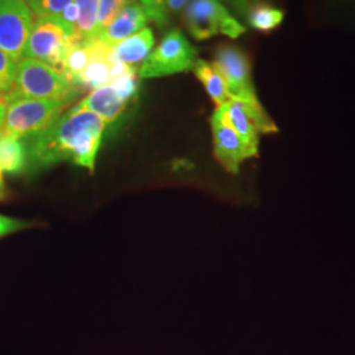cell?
Wrapping results in <instances>:
<instances>
[{
    "label": "cell",
    "instance_id": "obj_1",
    "mask_svg": "<svg viewBox=\"0 0 355 355\" xmlns=\"http://www.w3.org/2000/svg\"><path fill=\"white\" fill-rule=\"evenodd\" d=\"M105 128L107 124L101 117L89 111H80L74 105L48 129L26 140L29 154L28 171L37 173L70 161L92 173Z\"/></svg>",
    "mask_w": 355,
    "mask_h": 355
},
{
    "label": "cell",
    "instance_id": "obj_2",
    "mask_svg": "<svg viewBox=\"0 0 355 355\" xmlns=\"http://www.w3.org/2000/svg\"><path fill=\"white\" fill-rule=\"evenodd\" d=\"M80 94L60 70L29 57H24L17 64L12 89L7 92L8 99H48L69 104L74 102Z\"/></svg>",
    "mask_w": 355,
    "mask_h": 355
},
{
    "label": "cell",
    "instance_id": "obj_3",
    "mask_svg": "<svg viewBox=\"0 0 355 355\" xmlns=\"http://www.w3.org/2000/svg\"><path fill=\"white\" fill-rule=\"evenodd\" d=\"M8 101L1 135L19 140H29L48 129L70 105L60 101L31 98Z\"/></svg>",
    "mask_w": 355,
    "mask_h": 355
},
{
    "label": "cell",
    "instance_id": "obj_4",
    "mask_svg": "<svg viewBox=\"0 0 355 355\" xmlns=\"http://www.w3.org/2000/svg\"><path fill=\"white\" fill-rule=\"evenodd\" d=\"M183 20L196 41L218 35L236 40L246 32V28L229 12L221 0H190L184 7Z\"/></svg>",
    "mask_w": 355,
    "mask_h": 355
},
{
    "label": "cell",
    "instance_id": "obj_5",
    "mask_svg": "<svg viewBox=\"0 0 355 355\" xmlns=\"http://www.w3.org/2000/svg\"><path fill=\"white\" fill-rule=\"evenodd\" d=\"M199 51L178 29L167 32L159 45L141 66V78H159L190 71L198 60Z\"/></svg>",
    "mask_w": 355,
    "mask_h": 355
},
{
    "label": "cell",
    "instance_id": "obj_6",
    "mask_svg": "<svg viewBox=\"0 0 355 355\" xmlns=\"http://www.w3.org/2000/svg\"><path fill=\"white\" fill-rule=\"evenodd\" d=\"M216 114L224 124L232 128L242 140L258 150L261 133L278 132L277 124L267 114L261 102L255 104L229 99L220 107H216Z\"/></svg>",
    "mask_w": 355,
    "mask_h": 355
},
{
    "label": "cell",
    "instance_id": "obj_7",
    "mask_svg": "<svg viewBox=\"0 0 355 355\" xmlns=\"http://www.w3.org/2000/svg\"><path fill=\"white\" fill-rule=\"evenodd\" d=\"M214 64L224 78L229 99L255 104L259 103L252 80V64L248 54L233 45H220Z\"/></svg>",
    "mask_w": 355,
    "mask_h": 355
},
{
    "label": "cell",
    "instance_id": "obj_8",
    "mask_svg": "<svg viewBox=\"0 0 355 355\" xmlns=\"http://www.w3.org/2000/svg\"><path fill=\"white\" fill-rule=\"evenodd\" d=\"M35 15L26 0H0V49L16 64L26 57Z\"/></svg>",
    "mask_w": 355,
    "mask_h": 355
},
{
    "label": "cell",
    "instance_id": "obj_9",
    "mask_svg": "<svg viewBox=\"0 0 355 355\" xmlns=\"http://www.w3.org/2000/svg\"><path fill=\"white\" fill-rule=\"evenodd\" d=\"M70 36L55 16H41L28 38L26 57L61 70Z\"/></svg>",
    "mask_w": 355,
    "mask_h": 355
},
{
    "label": "cell",
    "instance_id": "obj_10",
    "mask_svg": "<svg viewBox=\"0 0 355 355\" xmlns=\"http://www.w3.org/2000/svg\"><path fill=\"white\" fill-rule=\"evenodd\" d=\"M214 153L218 164L230 174H237L243 161L258 155V150L248 145L241 137L214 112L211 117Z\"/></svg>",
    "mask_w": 355,
    "mask_h": 355
},
{
    "label": "cell",
    "instance_id": "obj_11",
    "mask_svg": "<svg viewBox=\"0 0 355 355\" xmlns=\"http://www.w3.org/2000/svg\"><path fill=\"white\" fill-rule=\"evenodd\" d=\"M112 64L114 55L111 48L104 45L99 38H94L89 64L76 82L78 89L85 92L108 86L112 76Z\"/></svg>",
    "mask_w": 355,
    "mask_h": 355
},
{
    "label": "cell",
    "instance_id": "obj_12",
    "mask_svg": "<svg viewBox=\"0 0 355 355\" xmlns=\"http://www.w3.org/2000/svg\"><path fill=\"white\" fill-rule=\"evenodd\" d=\"M148 20L149 17L140 3L132 1L103 29L98 38L108 48H114L119 42L144 29Z\"/></svg>",
    "mask_w": 355,
    "mask_h": 355
},
{
    "label": "cell",
    "instance_id": "obj_13",
    "mask_svg": "<svg viewBox=\"0 0 355 355\" xmlns=\"http://www.w3.org/2000/svg\"><path fill=\"white\" fill-rule=\"evenodd\" d=\"M129 104L130 103L125 101L111 85H108L91 91L76 107L80 111H89L96 114L107 125H110L124 114Z\"/></svg>",
    "mask_w": 355,
    "mask_h": 355
},
{
    "label": "cell",
    "instance_id": "obj_14",
    "mask_svg": "<svg viewBox=\"0 0 355 355\" xmlns=\"http://www.w3.org/2000/svg\"><path fill=\"white\" fill-rule=\"evenodd\" d=\"M154 46V35L150 28H144L140 32L125 38L111 48L114 58L128 66L145 62Z\"/></svg>",
    "mask_w": 355,
    "mask_h": 355
},
{
    "label": "cell",
    "instance_id": "obj_15",
    "mask_svg": "<svg viewBox=\"0 0 355 355\" xmlns=\"http://www.w3.org/2000/svg\"><path fill=\"white\" fill-rule=\"evenodd\" d=\"M92 40H82L76 36L69 38V44L64 51V62L60 71L76 89V82L89 64Z\"/></svg>",
    "mask_w": 355,
    "mask_h": 355
},
{
    "label": "cell",
    "instance_id": "obj_16",
    "mask_svg": "<svg viewBox=\"0 0 355 355\" xmlns=\"http://www.w3.org/2000/svg\"><path fill=\"white\" fill-rule=\"evenodd\" d=\"M28 145L26 140L0 136V170L8 175H19L28 171Z\"/></svg>",
    "mask_w": 355,
    "mask_h": 355
},
{
    "label": "cell",
    "instance_id": "obj_17",
    "mask_svg": "<svg viewBox=\"0 0 355 355\" xmlns=\"http://www.w3.org/2000/svg\"><path fill=\"white\" fill-rule=\"evenodd\" d=\"M192 71L202 82L204 89L215 103L216 107H220L224 103L228 102V89H227L225 80L216 69L215 64L198 58L192 67Z\"/></svg>",
    "mask_w": 355,
    "mask_h": 355
},
{
    "label": "cell",
    "instance_id": "obj_18",
    "mask_svg": "<svg viewBox=\"0 0 355 355\" xmlns=\"http://www.w3.org/2000/svg\"><path fill=\"white\" fill-rule=\"evenodd\" d=\"M284 20L283 10L266 3H255L248 12V23L255 31L271 32L277 29Z\"/></svg>",
    "mask_w": 355,
    "mask_h": 355
},
{
    "label": "cell",
    "instance_id": "obj_19",
    "mask_svg": "<svg viewBox=\"0 0 355 355\" xmlns=\"http://www.w3.org/2000/svg\"><path fill=\"white\" fill-rule=\"evenodd\" d=\"M79 19L76 26V37L82 40H94L96 38V19L101 0H74Z\"/></svg>",
    "mask_w": 355,
    "mask_h": 355
},
{
    "label": "cell",
    "instance_id": "obj_20",
    "mask_svg": "<svg viewBox=\"0 0 355 355\" xmlns=\"http://www.w3.org/2000/svg\"><path fill=\"white\" fill-rule=\"evenodd\" d=\"M132 1L135 0H101L96 19V38L103 29Z\"/></svg>",
    "mask_w": 355,
    "mask_h": 355
},
{
    "label": "cell",
    "instance_id": "obj_21",
    "mask_svg": "<svg viewBox=\"0 0 355 355\" xmlns=\"http://www.w3.org/2000/svg\"><path fill=\"white\" fill-rule=\"evenodd\" d=\"M74 0H26L35 16H58Z\"/></svg>",
    "mask_w": 355,
    "mask_h": 355
},
{
    "label": "cell",
    "instance_id": "obj_22",
    "mask_svg": "<svg viewBox=\"0 0 355 355\" xmlns=\"http://www.w3.org/2000/svg\"><path fill=\"white\" fill-rule=\"evenodd\" d=\"M17 64L12 58L0 49V92H10L15 83Z\"/></svg>",
    "mask_w": 355,
    "mask_h": 355
},
{
    "label": "cell",
    "instance_id": "obj_23",
    "mask_svg": "<svg viewBox=\"0 0 355 355\" xmlns=\"http://www.w3.org/2000/svg\"><path fill=\"white\" fill-rule=\"evenodd\" d=\"M141 6L153 21H155L158 26H167L168 13L166 10L165 0H141Z\"/></svg>",
    "mask_w": 355,
    "mask_h": 355
},
{
    "label": "cell",
    "instance_id": "obj_24",
    "mask_svg": "<svg viewBox=\"0 0 355 355\" xmlns=\"http://www.w3.org/2000/svg\"><path fill=\"white\" fill-rule=\"evenodd\" d=\"M57 20L61 23V26H64L66 33L70 37L76 36V26H78V19H79V11L76 7V1L70 3L62 12L58 16H55Z\"/></svg>",
    "mask_w": 355,
    "mask_h": 355
},
{
    "label": "cell",
    "instance_id": "obj_25",
    "mask_svg": "<svg viewBox=\"0 0 355 355\" xmlns=\"http://www.w3.org/2000/svg\"><path fill=\"white\" fill-rule=\"evenodd\" d=\"M190 0H165L167 13L180 12Z\"/></svg>",
    "mask_w": 355,
    "mask_h": 355
},
{
    "label": "cell",
    "instance_id": "obj_26",
    "mask_svg": "<svg viewBox=\"0 0 355 355\" xmlns=\"http://www.w3.org/2000/svg\"><path fill=\"white\" fill-rule=\"evenodd\" d=\"M8 95L7 92H0V136L3 133V125H4V119H6V112L8 108Z\"/></svg>",
    "mask_w": 355,
    "mask_h": 355
},
{
    "label": "cell",
    "instance_id": "obj_27",
    "mask_svg": "<svg viewBox=\"0 0 355 355\" xmlns=\"http://www.w3.org/2000/svg\"><path fill=\"white\" fill-rule=\"evenodd\" d=\"M6 196V186H4V179H3V171L0 170V200L4 199Z\"/></svg>",
    "mask_w": 355,
    "mask_h": 355
},
{
    "label": "cell",
    "instance_id": "obj_28",
    "mask_svg": "<svg viewBox=\"0 0 355 355\" xmlns=\"http://www.w3.org/2000/svg\"><path fill=\"white\" fill-rule=\"evenodd\" d=\"M346 1H350V3H355V0H346Z\"/></svg>",
    "mask_w": 355,
    "mask_h": 355
},
{
    "label": "cell",
    "instance_id": "obj_29",
    "mask_svg": "<svg viewBox=\"0 0 355 355\" xmlns=\"http://www.w3.org/2000/svg\"></svg>",
    "mask_w": 355,
    "mask_h": 355
}]
</instances>
